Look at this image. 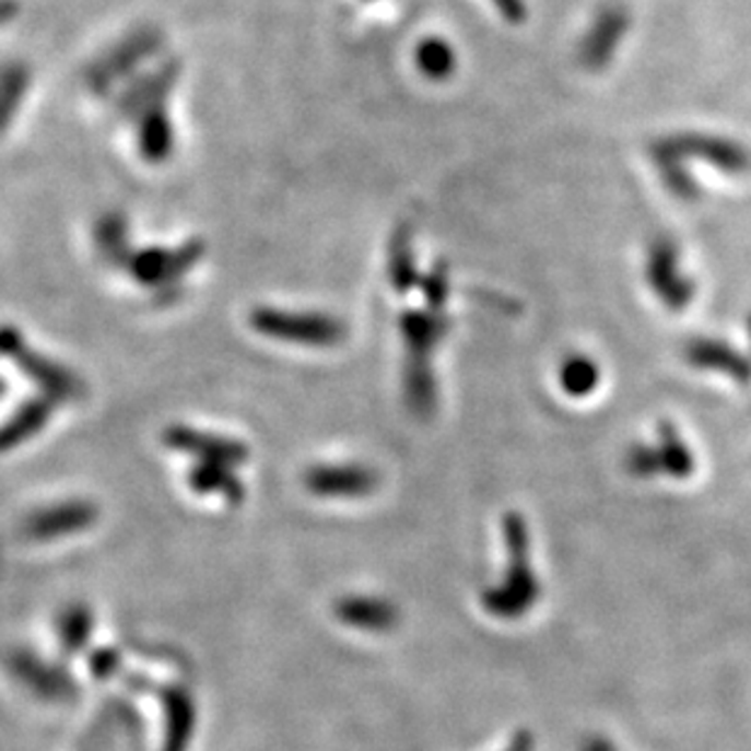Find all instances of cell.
Segmentation results:
<instances>
[{"label":"cell","mask_w":751,"mask_h":751,"mask_svg":"<svg viewBox=\"0 0 751 751\" xmlns=\"http://www.w3.org/2000/svg\"><path fill=\"white\" fill-rule=\"evenodd\" d=\"M13 667L17 671V677H23V681L32 691L45 695L49 701L69 699V695L75 693V683L71 681L67 671L47 667V664H42L32 655H17L13 659Z\"/></svg>","instance_id":"cell-17"},{"label":"cell","mask_w":751,"mask_h":751,"mask_svg":"<svg viewBox=\"0 0 751 751\" xmlns=\"http://www.w3.org/2000/svg\"><path fill=\"white\" fill-rule=\"evenodd\" d=\"M652 159H677V161H705L729 176H742L751 171V151L732 139L707 137V134H677L659 139L652 144Z\"/></svg>","instance_id":"cell-5"},{"label":"cell","mask_w":751,"mask_h":751,"mask_svg":"<svg viewBox=\"0 0 751 751\" xmlns=\"http://www.w3.org/2000/svg\"><path fill=\"white\" fill-rule=\"evenodd\" d=\"M506 751H532V735L528 732V729H520V732L511 739Z\"/></svg>","instance_id":"cell-33"},{"label":"cell","mask_w":751,"mask_h":751,"mask_svg":"<svg viewBox=\"0 0 751 751\" xmlns=\"http://www.w3.org/2000/svg\"><path fill=\"white\" fill-rule=\"evenodd\" d=\"M685 361L695 369H713L723 373L739 385H751V361L735 351L727 341L717 339H693L685 343Z\"/></svg>","instance_id":"cell-12"},{"label":"cell","mask_w":751,"mask_h":751,"mask_svg":"<svg viewBox=\"0 0 751 751\" xmlns=\"http://www.w3.org/2000/svg\"><path fill=\"white\" fill-rule=\"evenodd\" d=\"M645 275L652 292H655L664 302V307L671 312H683L695 297L693 280L689 275H683L679 246L673 244L671 238H657V242L649 246Z\"/></svg>","instance_id":"cell-7"},{"label":"cell","mask_w":751,"mask_h":751,"mask_svg":"<svg viewBox=\"0 0 751 751\" xmlns=\"http://www.w3.org/2000/svg\"><path fill=\"white\" fill-rule=\"evenodd\" d=\"M749 339H751V317H749Z\"/></svg>","instance_id":"cell-34"},{"label":"cell","mask_w":751,"mask_h":751,"mask_svg":"<svg viewBox=\"0 0 751 751\" xmlns=\"http://www.w3.org/2000/svg\"><path fill=\"white\" fill-rule=\"evenodd\" d=\"M504 540L508 552V570L501 586L484 594V608L496 618L516 620L526 615L540 598L538 576L530 567L528 524L516 511L504 516Z\"/></svg>","instance_id":"cell-1"},{"label":"cell","mask_w":751,"mask_h":751,"mask_svg":"<svg viewBox=\"0 0 751 751\" xmlns=\"http://www.w3.org/2000/svg\"><path fill=\"white\" fill-rule=\"evenodd\" d=\"M95 246L107 263L127 268L134 250L129 248V228L122 212H107L101 216V222L95 224Z\"/></svg>","instance_id":"cell-21"},{"label":"cell","mask_w":751,"mask_h":751,"mask_svg":"<svg viewBox=\"0 0 751 751\" xmlns=\"http://www.w3.org/2000/svg\"><path fill=\"white\" fill-rule=\"evenodd\" d=\"M178 61H163L154 71L134 75V79L127 83L122 95H119V113L134 122V119L144 110H149L151 105L166 103L171 89L178 81Z\"/></svg>","instance_id":"cell-10"},{"label":"cell","mask_w":751,"mask_h":751,"mask_svg":"<svg viewBox=\"0 0 751 751\" xmlns=\"http://www.w3.org/2000/svg\"><path fill=\"white\" fill-rule=\"evenodd\" d=\"M117 667H119V657L113 649H101L91 657V671L97 679H107L110 673L117 671Z\"/></svg>","instance_id":"cell-31"},{"label":"cell","mask_w":751,"mask_h":751,"mask_svg":"<svg viewBox=\"0 0 751 751\" xmlns=\"http://www.w3.org/2000/svg\"><path fill=\"white\" fill-rule=\"evenodd\" d=\"M163 441H166L168 448L195 455L200 462L234 467L248 457V448L242 441L192 431L188 426H171L166 433H163Z\"/></svg>","instance_id":"cell-9"},{"label":"cell","mask_w":751,"mask_h":751,"mask_svg":"<svg viewBox=\"0 0 751 751\" xmlns=\"http://www.w3.org/2000/svg\"><path fill=\"white\" fill-rule=\"evenodd\" d=\"M163 711H166V747L163 751H185L195 725V705L188 691L180 685L159 689Z\"/></svg>","instance_id":"cell-16"},{"label":"cell","mask_w":751,"mask_h":751,"mask_svg":"<svg viewBox=\"0 0 751 751\" xmlns=\"http://www.w3.org/2000/svg\"><path fill=\"white\" fill-rule=\"evenodd\" d=\"M27 69L20 63H10L3 71V83H0V115H3V125L8 127L10 119L15 115V107L23 101V93L27 89Z\"/></svg>","instance_id":"cell-27"},{"label":"cell","mask_w":751,"mask_h":751,"mask_svg":"<svg viewBox=\"0 0 751 751\" xmlns=\"http://www.w3.org/2000/svg\"><path fill=\"white\" fill-rule=\"evenodd\" d=\"M659 166V176L667 185L669 192L679 200H695L701 195L699 183L691 178V173H685L683 161L677 159H655Z\"/></svg>","instance_id":"cell-28"},{"label":"cell","mask_w":751,"mask_h":751,"mask_svg":"<svg viewBox=\"0 0 751 751\" xmlns=\"http://www.w3.org/2000/svg\"><path fill=\"white\" fill-rule=\"evenodd\" d=\"M336 613L345 625L369 630V633H385L397 625V608L383 598H343L336 606Z\"/></svg>","instance_id":"cell-18"},{"label":"cell","mask_w":751,"mask_h":751,"mask_svg":"<svg viewBox=\"0 0 751 751\" xmlns=\"http://www.w3.org/2000/svg\"><path fill=\"white\" fill-rule=\"evenodd\" d=\"M601 383V369L589 355H570L560 367V387L570 397H589Z\"/></svg>","instance_id":"cell-24"},{"label":"cell","mask_w":751,"mask_h":751,"mask_svg":"<svg viewBox=\"0 0 751 751\" xmlns=\"http://www.w3.org/2000/svg\"><path fill=\"white\" fill-rule=\"evenodd\" d=\"M3 351L20 365V369L27 377L35 379V383L45 389V397L54 401H67V399H79L83 395L81 379L73 373H69L67 367L49 361L37 351L25 343L23 333H20L15 326H5L3 331Z\"/></svg>","instance_id":"cell-6"},{"label":"cell","mask_w":751,"mask_h":751,"mask_svg":"<svg viewBox=\"0 0 751 751\" xmlns=\"http://www.w3.org/2000/svg\"><path fill=\"white\" fill-rule=\"evenodd\" d=\"M97 516V511L85 504V501H69L63 506H51L47 511H37L27 518L25 536L35 540H49L57 536H69V532L89 528Z\"/></svg>","instance_id":"cell-14"},{"label":"cell","mask_w":751,"mask_h":751,"mask_svg":"<svg viewBox=\"0 0 751 751\" xmlns=\"http://www.w3.org/2000/svg\"><path fill=\"white\" fill-rule=\"evenodd\" d=\"M204 256V244L200 238H190L178 248H144L134 250L129 258L127 270L139 285L154 288L156 292H171L176 297L180 280L190 268H195Z\"/></svg>","instance_id":"cell-4"},{"label":"cell","mask_w":751,"mask_h":751,"mask_svg":"<svg viewBox=\"0 0 751 751\" xmlns=\"http://www.w3.org/2000/svg\"><path fill=\"white\" fill-rule=\"evenodd\" d=\"M421 292L426 300V307L433 312H443L450 297V275L448 266L435 263L431 273L421 280Z\"/></svg>","instance_id":"cell-29"},{"label":"cell","mask_w":751,"mask_h":751,"mask_svg":"<svg viewBox=\"0 0 751 751\" xmlns=\"http://www.w3.org/2000/svg\"><path fill=\"white\" fill-rule=\"evenodd\" d=\"M161 47V37L154 30H139L134 35H129L127 39L119 42L110 51L103 54L101 59L93 61V67L85 73V81H89L91 89L95 93L110 91L119 79H127V73L134 67H139L141 61L151 57Z\"/></svg>","instance_id":"cell-8"},{"label":"cell","mask_w":751,"mask_h":751,"mask_svg":"<svg viewBox=\"0 0 751 751\" xmlns=\"http://www.w3.org/2000/svg\"><path fill=\"white\" fill-rule=\"evenodd\" d=\"M401 339L407 345L404 391L413 407H431L438 399L435 377L431 369V355L450 331V319L443 312L407 309L399 319Z\"/></svg>","instance_id":"cell-2"},{"label":"cell","mask_w":751,"mask_h":751,"mask_svg":"<svg viewBox=\"0 0 751 751\" xmlns=\"http://www.w3.org/2000/svg\"><path fill=\"white\" fill-rule=\"evenodd\" d=\"M304 484L317 496H365L375 489L377 474L367 467H314L304 474Z\"/></svg>","instance_id":"cell-13"},{"label":"cell","mask_w":751,"mask_h":751,"mask_svg":"<svg viewBox=\"0 0 751 751\" xmlns=\"http://www.w3.org/2000/svg\"><path fill=\"white\" fill-rule=\"evenodd\" d=\"M630 17L627 10L620 5H608L601 10V15L596 17V23L591 27L589 35L582 42L579 57L584 67H589L594 71L608 67V61L613 59V54L620 45V39L627 32Z\"/></svg>","instance_id":"cell-11"},{"label":"cell","mask_w":751,"mask_h":751,"mask_svg":"<svg viewBox=\"0 0 751 751\" xmlns=\"http://www.w3.org/2000/svg\"><path fill=\"white\" fill-rule=\"evenodd\" d=\"M416 63L426 79L443 81L455 71V51L443 39H423L416 49Z\"/></svg>","instance_id":"cell-25"},{"label":"cell","mask_w":751,"mask_h":751,"mask_svg":"<svg viewBox=\"0 0 751 751\" xmlns=\"http://www.w3.org/2000/svg\"><path fill=\"white\" fill-rule=\"evenodd\" d=\"M190 486L200 494L216 492V494H222L226 501H234V504H238V501H242V496H244V486L238 484V479L234 477L232 467H224V465L200 462L190 472Z\"/></svg>","instance_id":"cell-23"},{"label":"cell","mask_w":751,"mask_h":751,"mask_svg":"<svg viewBox=\"0 0 751 751\" xmlns=\"http://www.w3.org/2000/svg\"><path fill=\"white\" fill-rule=\"evenodd\" d=\"M51 407H54V399L49 397H37V399L25 401V404L15 411V416L5 423L3 438H0L3 441V448L5 450L15 448L17 443H23L30 438V435L42 431V426H45L51 416Z\"/></svg>","instance_id":"cell-22"},{"label":"cell","mask_w":751,"mask_h":751,"mask_svg":"<svg viewBox=\"0 0 751 751\" xmlns=\"http://www.w3.org/2000/svg\"><path fill=\"white\" fill-rule=\"evenodd\" d=\"M389 282L399 295H404L413 285H419V270H416V256H413V234L411 226L401 224L397 232L391 234L389 242Z\"/></svg>","instance_id":"cell-19"},{"label":"cell","mask_w":751,"mask_h":751,"mask_svg":"<svg viewBox=\"0 0 751 751\" xmlns=\"http://www.w3.org/2000/svg\"><path fill=\"white\" fill-rule=\"evenodd\" d=\"M254 331L268 339L302 343V345H336L345 339V324L329 314L282 312L273 307H258L248 317Z\"/></svg>","instance_id":"cell-3"},{"label":"cell","mask_w":751,"mask_h":751,"mask_svg":"<svg viewBox=\"0 0 751 751\" xmlns=\"http://www.w3.org/2000/svg\"><path fill=\"white\" fill-rule=\"evenodd\" d=\"M657 450L661 457V472L671 479H689L695 472V457L683 435L671 421H661L657 429Z\"/></svg>","instance_id":"cell-20"},{"label":"cell","mask_w":751,"mask_h":751,"mask_svg":"<svg viewBox=\"0 0 751 751\" xmlns=\"http://www.w3.org/2000/svg\"><path fill=\"white\" fill-rule=\"evenodd\" d=\"M59 633H61V647H63V652H67V655L81 652L85 647V642H89V637H91L89 611H85V608H81V606L69 608V611L61 615Z\"/></svg>","instance_id":"cell-26"},{"label":"cell","mask_w":751,"mask_h":751,"mask_svg":"<svg viewBox=\"0 0 751 751\" xmlns=\"http://www.w3.org/2000/svg\"><path fill=\"white\" fill-rule=\"evenodd\" d=\"M582 751H618V749H615V744L611 742V739L594 735V737H589V739H584Z\"/></svg>","instance_id":"cell-32"},{"label":"cell","mask_w":751,"mask_h":751,"mask_svg":"<svg viewBox=\"0 0 751 751\" xmlns=\"http://www.w3.org/2000/svg\"><path fill=\"white\" fill-rule=\"evenodd\" d=\"M625 467H627V472L637 479H652L657 474H664L657 445L635 443L625 455Z\"/></svg>","instance_id":"cell-30"},{"label":"cell","mask_w":751,"mask_h":751,"mask_svg":"<svg viewBox=\"0 0 751 751\" xmlns=\"http://www.w3.org/2000/svg\"><path fill=\"white\" fill-rule=\"evenodd\" d=\"M137 137L139 151L149 163H163L173 151V127L166 113V103L151 105L149 110L141 113L137 119Z\"/></svg>","instance_id":"cell-15"}]
</instances>
